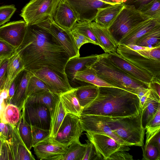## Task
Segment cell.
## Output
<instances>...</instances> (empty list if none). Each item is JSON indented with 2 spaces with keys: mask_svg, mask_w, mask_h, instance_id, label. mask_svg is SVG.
<instances>
[{
  "mask_svg": "<svg viewBox=\"0 0 160 160\" xmlns=\"http://www.w3.org/2000/svg\"><path fill=\"white\" fill-rule=\"evenodd\" d=\"M15 51L22 60L24 69L31 72L48 67L65 73L70 58L56 38L38 23L27 25L24 39Z\"/></svg>",
  "mask_w": 160,
  "mask_h": 160,
  "instance_id": "obj_1",
  "label": "cell"
},
{
  "mask_svg": "<svg viewBox=\"0 0 160 160\" xmlns=\"http://www.w3.org/2000/svg\"><path fill=\"white\" fill-rule=\"evenodd\" d=\"M142 110L136 94L115 87H99L96 98L83 108L81 115L123 117L137 115Z\"/></svg>",
  "mask_w": 160,
  "mask_h": 160,
  "instance_id": "obj_2",
  "label": "cell"
},
{
  "mask_svg": "<svg viewBox=\"0 0 160 160\" xmlns=\"http://www.w3.org/2000/svg\"><path fill=\"white\" fill-rule=\"evenodd\" d=\"M90 66L102 80L113 87L137 95L142 90L149 88L148 85L128 75L108 57L106 53L99 55L97 60Z\"/></svg>",
  "mask_w": 160,
  "mask_h": 160,
  "instance_id": "obj_3",
  "label": "cell"
},
{
  "mask_svg": "<svg viewBox=\"0 0 160 160\" xmlns=\"http://www.w3.org/2000/svg\"><path fill=\"white\" fill-rule=\"evenodd\" d=\"M142 111L130 117L102 116L112 131L128 146L143 147L145 129L142 123Z\"/></svg>",
  "mask_w": 160,
  "mask_h": 160,
  "instance_id": "obj_4",
  "label": "cell"
},
{
  "mask_svg": "<svg viewBox=\"0 0 160 160\" xmlns=\"http://www.w3.org/2000/svg\"><path fill=\"white\" fill-rule=\"evenodd\" d=\"M117 53L130 63L160 79V46L148 50H134L118 44Z\"/></svg>",
  "mask_w": 160,
  "mask_h": 160,
  "instance_id": "obj_5",
  "label": "cell"
},
{
  "mask_svg": "<svg viewBox=\"0 0 160 160\" xmlns=\"http://www.w3.org/2000/svg\"><path fill=\"white\" fill-rule=\"evenodd\" d=\"M151 19L134 7L126 5L108 28L118 42L130 30L139 23Z\"/></svg>",
  "mask_w": 160,
  "mask_h": 160,
  "instance_id": "obj_6",
  "label": "cell"
},
{
  "mask_svg": "<svg viewBox=\"0 0 160 160\" xmlns=\"http://www.w3.org/2000/svg\"><path fill=\"white\" fill-rule=\"evenodd\" d=\"M60 0H31L23 8L20 16L27 25L37 24L53 18Z\"/></svg>",
  "mask_w": 160,
  "mask_h": 160,
  "instance_id": "obj_7",
  "label": "cell"
},
{
  "mask_svg": "<svg viewBox=\"0 0 160 160\" xmlns=\"http://www.w3.org/2000/svg\"><path fill=\"white\" fill-rule=\"evenodd\" d=\"M22 112L25 120L30 126L50 130L51 114L45 105L26 98Z\"/></svg>",
  "mask_w": 160,
  "mask_h": 160,
  "instance_id": "obj_8",
  "label": "cell"
},
{
  "mask_svg": "<svg viewBox=\"0 0 160 160\" xmlns=\"http://www.w3.org/2000/svg\"><path fill=\"white\" fill-rule=\"evenodd\" d=\"M31 72L44 82L54 93L59 95L73 88L65 73L48 67L41 68Z\"/></svg>",
  "mask_w": 160,
  "mask_h": 160,
  "instance_id": "obj_9",
  "label": "cell"
},
{
  "mask_svg": "<svg viewBox=\"0 0 160 160\" xmlns=\"http://www.w3.org/2000/svg\"><path fill=\"white\" fill-rule=\"evenodd\" d=\"M83 132L79 117L67 113L54 138L69 146L73 141L79 140Z\"/></svg>",
  "mask_w": 160,
  "mask_h": 160,
  "instance_id": "obj_10",
  "label": "cell"
},
{
  "mask_svg": "<svg viewBox=\"0 0 160 160\" xmlns=\"http://www.w3.org/2000/svg\"><path fill=\"white\" fill-rule=\"evenodd\" d=\"M68 147L49 136L33 148L34 153L39 159L62 160Z\"/></svg>",
  "mask_w": 160,
  "mask_h": 160,
  "instance_id": "obj_11",
  "label": "cell"
},
{
  "mask_svg": "<svg viewBox=\"0 0 160 160\" xmlns=\"http://www.w3.org/2000/svg\"><path fill=\"white\" fill-rule=\"evenodd\" d=\"M38 24L46 28L56 38L70 58L79 57V50L77 48L70 31L58 25L54 22L53 18H49Z\"/></svg>",
  "mask_w": 160,
  "mask_h": 160,
  "instance_id": "obj_12",
  "label": "cell"
},
{
  "mask_svg": "<svg viewBox=\"0 0 160 160\" xmlns=\"http://www.w3.org/2000/svg\"><path fill=\"white\" fill-rule=\"evenodd\" d=\"M64 0L72 8L80 21H94L98 8L113 5L98 0Z\"/></svg>",
  "mask_w": 160,
  "mask_h": 160,
  "instance_id": "obj_13",
  "label": "cell"
},
{
  "mask_svg": "<svg viewBox=\"0 0 160 160\" xmlns=\"http://www.w3.org/2000/svg\"><path fill=\"white\" fill-rule=\"evenodd\" d=\"M79 118L83 131L105 135L111 137L119 144L128 146L112 131L102 116L83 115H81Z\"/></svg>",
  "mask_w": 160,
  "mask_h": 160,
  "instance_id": "obj_14",
  "label": "cell"
},
{
  "mask_svg": "<svg viewBox=\"0 0 160 160\" xmlns=\"http://www.w3.org/2000/svg\"><path fill=\"white\" fill-rule=\"evenodd\" d=\"M88 140L94 145L96 150L107 160L115 152L119 150L128 151L127 146L122 145L111 137L102 134L87 132L85 133Z\"/></svg>",
  "mask_w": 160,
  "mask_h": 160,
  "instance_id": "obj_15",
  "label": "cell"
},
{
  "mask_svg": "<svg viewBox=\"0 0 160 160\" xmlns=\"http://www.w3.org/2000/svg\"><path fill=\"white\" fill-rule=\"evenodd\" d=\"M27 26L25 21L22 20L3 25L0 27V38L16 49L24 39Z\"/></svg>",
  "mask_w": 160,
  "mask_h": 160,
  "instance_id": "obj_16",
  "label": "cell"
},
{
  "mask_svg": "<svg viewBox=\"0 0 160 160\" xmlns=\"http://www.w3.org/2000/svg\"><path fill=\"white\" fill-rule=\"evenodd\" d=\"M106 54L109 59L118 67L128 75L137 80L149 85L154 78L152 75L130 63L116 52L106 53Z\"/></svg>",
  "mask_w": 160,
  "mask_h": 160,
  "instance_id": "obj_17",
  "label": "cell"
},
{
  "mask_svg": "<svg viewBox=\"0 0 160 160\" xmlns=\"http://www.w3.org/2000/svg\"><path fill=\"white\" fill-rule=\"evenodd\" d=\"M53 18L54 22L58 25L69 31H71L78 21L73 10L64 0H60Z\"/></svg>",
  "mask_w": 160,
  "mask_h": 160,
  "instance_id": "obj_18",
  "label": "cell"
},
{
  "mask_svg": "<svg viewBox=\"0 0 160 160\" xmlns=\"http://www.w3.org/2000/svg\"><path fill=\"white\" fill-rule=\"evenodd\" d=\"M98 54L92 55L85 57H75L70 58L65 66V72L71 87L74 85L76 80L75 79L76 73L85 69L97 59Z\"/></svg>",
  "mask_w": 160,
  "mask_h": 160,
  "instance_id": "obj_19",
  "label": "cell"
},
{
  "mask_svg": "<svg viewBox=\"0 0 160 160\" xmlns=\"http://www.w3.org/2000/svg\"><path fill=\"white\" fill-rule=\"evenodd\" d=\"M90 25L99 46L105 52H116L118 42L114 39L108 28L98 24L94 21L91 22Z\"/></svg>",
  "mask_w": 160,
  "mask_h": 160,
  "instance_id": "obj_20",
  "label": "cell"
},
{
  "mask_svg": "<svg viewBox=\"0 0 160 160\" xmlns=\"http://www.w3.org/2000/svg\"><path fill=\"white\" fill-rule=\"evenodd\" d=\"M160 25V22L150 19L134 27L119 42L118 44L127 46L135 45L136 41L155 27Z\"/></svg>",
  "mask_w": 160,
  "mask_h": 160,
  "instance_id": "obj_21",
  "label": "cell"
},
{
  "mask_svg": "<svg viewBox=\"0 0 160 160\" xmlns=\"http://www.w3.org/2000/svg\"><path fill=\"white\" fill-rule=\"evenodd\" d=\"M32 73L23 69L18 75L17 88L9 103L18 107L21 111L27 97V91L28 82Z\"/></svg>",
  "mask_w": 160,
  "mask_h": 160,
  "instance_id": "obj_22",
  "label": "cell"
},
{
  "mask_svg": "<svg viewBox=\"0 0 160 160\" xmlns=\"http://www.w3.org/2000/svg\"><path fill=\"white\" fill-rule=\"evenodd\" d=\"M10 139L14 160H35L30 150H29L21 139L17 126H12Z\"/></svg>",
  "mask_w": 160,
  "mask_h": 160,
  "instance_id": "obj_23",
  "label": "cell"
},
{
  "mask_svg": "<svg viewBox=\"0 0 160 160\" xmlns=\"http://www.w3.org/2000/svg\"><path fill=\"white\" fill-rule=\"evenodd\" d=\"M125 6L123 3L98 8L94 21L108 28Z\"/></svg>",
  "mask_w": 160,
  "mask_h": 160,
  "instance_id": "obj_24",
  "label": "cell"
},
{
  "mask_svg": "<svg viewBox=\"0 0 160 160\" xmlns=\"http://www.w3.org/2000/svg\"><path fill=\"white\" fill-rule=\"evenodd\" d=\"M150 89L149 95L142 108V123L145 129L147 124L154 117L160 107V97Z\"/></svg>",
  "mask_w": 160,
  "mask_h": 160,
  "instance_id": "obj_25",
  "label": "cell"
},
{
  "mask_svg": "<svg viewBox=\"0 0 160 160\" xmlns=\"http://www.w3.org/2000/svg\"><path fill=\"white\" fill-rule=\"evenodd\" d=\"M23 69L22 60L19 55L15 51L8 59L4 89L8 90L12 82Z\"/></svg>",
  "mask_w": 160,
  "mask_h": 160,
  "instance_id": "obj_26",
  "label": "cell"
},
{
  "mask_svg": "<svg viewBox=\"0 0 160 160\" xmlns=\"http://www.w3.org/2000/svg\"><path fill=\"white\" fill-rule=\"evenodd\" d=\"M76 88H73L60 94V99L66 113L80 117L83 108L80 105L76 96Z\"/></svg>",
  "mask_w": 160,
  "mask_h": 160,
  "instance_id": "obj_27",
  "label": "cell"
},
{
  "mask_svg": "<svg viewBox=\"0 0 160 160\" xmlns=\"http://www.w3.org/2000/svg\"><path fill=\"white\" fill-rule=\"evenodd\" d=\"M76 95L80 105L83 108L92 102L96 98L98 87L88 83L76 88Z\"/></svg>",
  "mask_w": 160,
  "mask_h": 160,
  "instance_id": "obj_28",
  "label": "cell"
},
{
  "mask_svg": "<svg viewBox=\"0 0 160 160\" xmlns=\"http://www.w3.org/2000/svg\"><path fill=\"white\" fill-rule=\"evenodd\" d=\"M27 98L32 101L46 105L50 112L51 118L60 97L59 95L48 90L31 95Z\"/></svg>",
  "mask_w": 160,
  "mask_h": 160,
  "instance_id": "obj_29",
  "label": "cell"
},
{
  "mask_svg": "<svg viewBox=\"0 0 160 160\" xmlns=\"http://www.w3.org/2000/svg\"><path fill=\"white\" fill-rule=\"evenodd\" d=\"M90 66L82 70L77 72L75 75V79L76 80L92 84L98 87H113L99 77Z\"/></svg>",
  "mask_w": 160,
  "mask_h": 160,
  "instance_id": "obj_30",
  "label": "cell"
},
{
  "mask_svg": "<svg viewBox=\"0 0 160 160\" xmlns=\"http://www.w3.org/2000/svg\"><path fill=\"white\" fill-rule=\"evenodd\" d=\"M135 45L150 48L160 46V25L155 27L137 40Z\"/></svg>",
  "mask_w": 160,
  "mask_h": 160,
  "instance_id": "obj_31",
  "label": "cell"
},
{
  "mask_svg": "<svg viewBox=\"0 0 160 160\" xmlns=\"http://www.w3.org/2000/svg\"><path fill=\"white\" fill-rule=\"evenodd\" d=\"M60 100L58 101L51 118L50 136L54 138L66 114Z\"/></svg>",
  "mask_w": 160,
  "mask_h": 160,
  "instance_id": "obj_32",
  "label": "cell"
},
{
  "mask_svg": "<svg viewBox=\"0 0 160 160\" xmlns=\"http://www.w3.org/2000/svg\"><path fill=\"white\" fill-rule=\"evenodd\" d=\"M86 145V143H81L79 140L73 141L69 146L62 160H82Z\"/></svg>",
  "mask_w": 160,
  "mask_h": 160,
  "instance_id": "obj_33",
  "label": "cell"
},
{
  "mask_svg": "<svg viewBox=\"0 0 160 160\" xmlns=\"http://www.w3.org/2000/svg\"><path fill=\"white\" fill-rule=\"evenodd\" d=\"M18 133L28 148L30 150L32 147L31 126L25 120L22 112L20 121L17 126Z\"/></svg>",
  "mask_w": 160,
  "mask_h": 160,
  "instance_id": "obj_34",
  "label": "cell"
},
{
  "mask_svg": "<svg viewBox=\"0 0 160 160\" xmlns=\"http://www.w3.org/2000/svg\"><path fill=\"white\" fill-rule=\"evenodd\" d=\"M21 111L16 106L8 103L5 110L4 122L7 123L12 126H17L22 116Z\"/></svg>",
  "mask_w": 160,
  "mask_h": 160,
  "instance_id": "obj_35",
  "label": "cell"
},
{
  "mask_svg": "<svg viewBox=\"0 0 160 160\" xmlns=\"http://www.w3.org/2000/svg\"><path fill=\"white\" fill-rule=\"evenodd\" d=\"M90 22L86 21L78 20L74 25L71 30L75 31L83 35L93 41L96 45L99 46L98 42L90 26Z\"/></svg>",
  "mask_w": 160,
  "mask_h": 160,
  "instance_id": "obj_36",
  "label": "cell"
},
{
  "mask_svg": "<svg viewBox=\"0 0 160 160\" xmlns=\"http://www.w3.org/2000/svg\"><path fill=\"white\" fill-rule=\"evenodd\" d=\"M146 132V143L160 131V107L154 117L148 123L145 128Z\"/></svg>",
  "mask_w": 160,
  "mask_h": 160,
  "instance_id": "obj_37",
  "label": "cell"
},
{
  "mask_svg": "<svg viewBox=\"0 0 160 160\" xmlns=\"http://www.w3.org/2000/svg\"><path fill=\"white\" fill-rule=\"evenodd\" d=\"M48 90H49L48 87L45 83L32 73L28 86L27 97L33 94Z\"/></svg>",
  "mask_w": 160,
  "mask_h": 160,
  "instance_id": "obj_38",
  "label": "cell"
},
{
  "mask_svg": "<svg viewBox=\"0 0 160 160\" xmlns=\"http://www.w3.org/2000/svg\"><path fill=\"white\" fill-rule=\"evenodd\" d=\"M140 11L150 18L160 22V0H153Z\"/></svg>",
  "mask_w": 160,
  "mask_h": 160,
  "instance_id": "obj_39",
  "label": "cell"
},
{
  "mask_svg": "<svg viewBox=\"0 0 160 160\" xmlns=\"http://www.w3.org/2000/svg\"><path fill=\"white\" fill-rule=\"evenodd\" d=\"M142 160H160V150L151 142L145 143L142 147Z\"/></svg>",
  "mask_w": 160,
  "mask_h": 160,
  "instance_id": "obj_40",
  "label": "cell"
},
{
  "mask_svg": "<svg viewBox=\"0 0 160 160\" xmlns=\"http://www.w3.org/2000/svg\"><path fill=\"white\" fill-rule=\"evenodd\" d=\"M86 141V148L82 160H104L103 156L97 151L93 143L88 140Z\"/></svg>",
  "mask_w": 160,
  "mask_h": 160,
  "instance_id": "obj_41",
  "label": "cell"
},
{
  "mask_svg": "<svg viewBox=\"0 0 160 160\" xmlns=\"http://www.w3.org/2000/svg\"><path fill=\"white\" fill-rule=\"evenodd\" d=\"M16 9L14 5L0 6V27L9 21Z\"/></svg>",
  "mask_w": 160,
  "mask_h": 160,
  "instance_id": "obj_42",
  "label": "cell"
},
{
  "mask_svg": "<svg viewBox=\"0 0 160 160\" xmlns=\"http://www.w3.org/2000/svg\"><path fill=\"white\" fill-rule=\"evenodd\" d=\"M32 147L50 135V130H45L31 126Z\"/></svg>",
  "mask_w": 160,
  "mask_h": 160,
  "instance_id": "obj_43",
  "label": "cell"
},
{
  "mask_svg": "<svg viewBox=\"0 0 160 160\" xmlns=\"http://www.w3.org/2000/svg\"><path fill=\"white\" fill-rule=\"evenodd\" d=\"M16 49L0 38V58L5 59L11 57L15 52Z\"/></svg>",
  "mask_w": 160,
  "mask_h": 160,
  "instance_id": "obj_44",
  "label": "cell"
},
{
  "mask_svg": "<svg viewBox=\"0 0 160 160\" xmlns=\"http://www.w3.org/2000/svg\"><path fill=\"white\" fill-rule=\"evenodd\" d=\"M10 139L3 140L0 160H14Z\"/></svg>",
  "mask_w": 160,
  "mask_h": 160,
  "instance_id": "obj_45",
  "label": "cell"
},
{
  "mask_svg": "<svg viewBox=\"0 0 160 160\" xmlns=\"http://www.w3.org/2000/svg\"><path fill=\"white\" fill-rule=\"evenodd\" d=\"M70 33L74 39L77 48L79 50L80 47L85 43H90L96 44L93 41L90 39L75 31L71 30Z\"/></svg>",
  "mask_w": 160,
  "mask_h": 160,
  "instance_id": "obj_46",
  "label": "cell"
},
{
  "mask_svg": "<svg viewBox=\"0 0 160 160\" xmlns=\"http://www.w3.org/2000/svg\"><path fill=\"white\" fill-rule=\"evenodd\" d=\"M8 103V90L4 89L0 91V121L3 122L4 112Z\"/></svg>",
  "mask_w": 160,
  "mask_h": 160,
  "instance_id": "obj_47",
  "label": "cell"
},
{
  "mask_svg": "<svg viewBox=\"0 0 160 160\" xmlns=\"http://www.w3.org/2000/svg\"><path fill=\"white\" fill-rule=\"evenodd\" d=\"M12 127L0 121V137L3 140H8L11 137Z\"/></svg>",
  "mask_w": 160,
  "mask_h": 160,
  "instance_id": "obj_48",
  "label": "cell"
},
{
  "mask_svg": "<svg viewBox=\"0 0 160 160\" xmlns=\"http://www.w3.org/2000/svg\"><path fill=\"white\" fill-rule=\"evenodd\" d=\"M132 160L133 156L126 151L119 150L112 153L107 160Z\"/></svg>",
  "mask_w": 160,
  "mask_h": 160,
  "instance_id": "obj_49",
  "label": "cell"
},
{
  "mask_svg": "<svg viewBox=\"0 0 160 160\" xmlns=\"http://www.w3.org/2000/svg\"><path fill=\"white\" fill-rule=\"evenodd\" d=\"M8 59L7 58L4 59L0 66V91L5 88Z\"/></svg>",
  "mask_w": 160,
  "mask_h": 160,
  "instance_id": "obj_50",
  "label": "cell"
},
{
  "mask_svg": "<svg viewBox=\"0 0 160 160\" xmlns=\"http://www.w3.org/2000/svg\"><path fill=\"white\" fill-rule=\"evenodd\" d=\"M153 0H126L123 3L126 5L132 6L140 11L145 5Z\"/></svg>",
  "mask_w": 160,
  "mask_h": 160,
  "instance_id": "obj_51",
  "label": "cell"
},
{
  "mask_svg": "<svg viewBox=\"0 0 160 160\" xmlns=\"http://www.w3.org/2000/svg\"><path fill=\"white\" fill-rule=\"evenodd\" d=\"M149 88L160 97V79L153 78L149 83Z\"/></svg>",
  "mask_w": 160,
  "mask_h": 160,
  "instance_id": "obj_52",
  "label": "cell"
},
{
  "mask_svg": "<svg viewBox=\"0 0 160 160\" xmlns=\"http://www.w3.org/2000/svg\"><path fill=\"white\" fill-rule=\"evenodd\" d=\"M18 75L12 82L8 89V101L9 103L14 94L17 88L18 82Z\"/></svg>",
  "mask_w": 160,
  "mask_h": 160,
  "instance_id": "obj_53",
  "label": "cell"
},
{
  "mask_svg": "<svg viewBox=\"0 0 160 160\" xmlns=\"http://www.w3.org/2000/svg\"><path fill=\"white\" fill-rule=\"evenodd\" d=\"M160 132H159L154 136L148 143L151 142L156 146L159 150H160Z\"/></svg>",
  "mask_w": 160,
  "mask_h": 160,
  "instance_id": "obj_54",
  "label": "cell"
},
{
  "mask_svg": "<svg viewBox=\"0 0 160 160\" xmlns=\"http://www.w3.org/2000/svg\"><path fill=\"white\" fill-rule=\"evenodd\" d=\"M126 46L134 50H148L152 48L134 44H129Z\"/></svg>",
  "mask_w": 160,
  "mask_h": 160,
  "instance_id": "obj_55",
  "label": "cell"
},
{
  "mask_svg": "<svg viewBox=\"0 0 160 160\" xmlns=\"http://www.w3.org/2000/svg\"><path fill=\"white\" fill-rule=\"evenodd\" d=\"M113 5L123 3L126 0H98Z\"/></svg>",
  "mask_w": 160,
  "mask_h": 160,
  "instance_id": "obj_56",
  "label": "cell"
},
{
  "mask_svg": "<svg viewBox=\"0 0 160 160\" xmlns=\"http://www.w3.org/2000/svg\"><path fill=\"white\" fill-rule=\"evenodd\" d=\"M150 92V89H149L148 91L139 100L140 103L142 108L148 97L149 96Z\"/></svg>",
  "mask_w": 160,
  "mask_h": 160,
  "instance_id": "obj_57",
  "label": "cell"
},
{
  "mask_svg": "<svg viewBox=\"0 0 160 160\" xmlns=\"http://www.w3.org/2000/svg\"><path fill=\"white\" fill-rule=\"evenodd\" d=\"M3 140L0 137V154H1V148L2 147L3 142Z\"/></svg>",
  "mask_w": 160,
  "mask_h": 160,
  "instance_id": "obj_58",
  "label": "cell"
},
{
  "mask_svg": "<svg viewBox=\"0 0 160 160\" xmlns=\"http://www.w3.org/2000/svg\"><path fill=\"white\" fill-rule=\"evenodd\" d=\"M4 59H2L0 58V66L1 65Z\"/></svg>",
  "mask_w": 160,
  "mask_h": 160,
  "instance_id": "obj_59",
  "label": "cell"
}]
</instances>
